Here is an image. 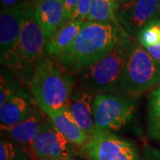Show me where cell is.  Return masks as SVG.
<instances>
[{"mask_svg":"<svg viewBox=\"0 0 160 160\" xmlns=\"http://www.w3.org/2000/svg\"><path fill=\"white\" fill-rule=\"evenodd\" d=\"M130 37L123 27L114 23L88 21L69 50L55 61L70 74L78 75Z\"/></svg>","mask_w":160,"mask_h":160,"instance_id":"cell-1","label":"cell"},{"mask_svg":"<svg viewBox=\"0 0 160 160\" xmlns=\"http://www.w3.org/2000/svg\"><path fill=\"white\" fill-rule=\"evenodd\" d=\"M45 32L38 22L34 6L27 2L22 6V29L15 46L1 57V65L27 86L35 71L47 55Z\"/></svg>","mask_w":160,"mask_h":160,"instance_id":"cell-2","label":"cell"},{"mask_svg":"<svg viewBox=\"0 0 160 160\" xmlns=\"http://www.w3.org/2000/svg\"><path fill=\"white\" fill-rule=\"evenodd\" d=\"M69 72L46 55L35 71L29 88L42 110L69 109L74 78Z\"/></svg>","mask_w":160,"mask_h":160,"instance_id":"cell-3","label":"cell"},{"mask_svg":"<svg viewBox=\"0 0 160 160\" xmlns=\"http://www.w3.org/2000/svg\"><path fill=\"white\" fill-rule=\"evenodd\" d=\"M133 39L119 43L107 55L78 73L83 90L93 94L118 92L121 73L128 58Z\"/></svg>","mask_w":160,"mask_h":160,"instance_id":"cell-4","label":"cell"},{"mask_svg":"<svg viewBox=\"0 0 160 160\" xmlns=\"http://www.w3.org/2000/svg\"><path fill=\"white\" fill-rule=\"evenodd\" d=\"M160 84V62L152 58L137 41L132 42L123 68L118 92L135 96L151 91Z\"/></svg>","mask_w":160,"mask_h":160,"instance_id":"cell-5","label":"cell"},{"mask_svg":"<svg viewBox=\"0 0 160 160\" xmlns=\"http://www.w3.org/2000/svg\"><path fill=\"white\" fill-rule=\"evenodd\" d=\"M92 107L98 131H118L135 114L137 97L120 92L99 93L93 96Z\"/></svg>","mask_w":160,"mask_h":160,"instance_id":"cell-6","label":"cell"},{"mask_svg":"<svg viewBox=\"0 0 160 160\" xmlns=\"http://www.w3.org/2000/svg\"><path fill=\"white\" fill-rule=\"evenodd\" d=\"M83 149L89 160H139L134 145L111 132L97 131Z\"/></svg>","mask_w":160,"mask_h":160,"instance_id":"cell-7","label":"cell"},{"mask_svg":"<svg viewBox=\"0 0 160 160\" xmlns=\"http://www.w3.org/2000/svg\"><path fill=\"white\" fill-rule=\"evenodd\" d=\"M76 147L63 136L50 119L43 126L33 142L37 160H69L78 154Z\"/></svg>","mask_w":160,"mask_h":160,"instance_id":"cell-8","label":"cell"},{"mask_svg":"<svg viewBox=\"0 0 160 160\" xmlns=\"http://www.w3.org/2000/svg\"><path fill=\"white\" fill-rule=\"evenodd\" d=\"M159 0H131L118 6L120 25L132 38H136L143 27L157 17Z\"/></svg>","mask_w":160,"mask_h":160,"instance_id":"cell-9","label":"cell"},{"mask_svg":"<svg viewBox=\"0 0 160 160\" xmlns=\"http://www.w3.org/2000/svg\"><path fill=\"white\" fill-rule=\"evenodd\" d=\"M45 115L46 113L40 109L29 118L15 126H1V132L8 136L9 141L16 143L32 160H37L33 150V142L47 121Z\"/></svg>","mask_w":160,"mask_h":160,"instance_id":"cell-10","label":"cell"},{"mask_svg":"<svg viewBox=\"0 0 160 160\" xmlns=\"http://www.w3.org/2000/svg\"><path fill=\"white\" fill-rule=\"evenodd\" d=\"M40 109L41 108L32 94L27 90L21 92L0 106L1 126H15Z\"/></svg>","mask_w":160,"mask_h":160,"instance_id":"cell-11","label":"cell"},{"mask_svg":"<svg viewBox=\"0 0 160 160\" xmlns=\"http://www.w3.org/2000/svg\"><path fill=\"white\" fill-rule=\"evenodd\" d=\"M47 40L68 21L62 0H29Z\"/></svg>","mask_w":160,"mask_h":160,"instance_id":"cell-12","label":"cell"},{"mask_svg":"<svg viewBox=\"0 0 160 160\" xmlns=\"http://www.w3.org/2000/svg\"><path fill=\"white\" fill-rule=\"evenodd\" d=\"M43 111L69 142L78 148H84L89 142L91 136L80 128L69 109L62 110L44 109Z\"/></svg>","mask_w":160,"mask_h":160,"instance_id":"cell-13","label":"cell"},{"mask_svg":"<svg viewBox=\"0 0 160 160\" xmlns=\"http://www.w3.org/2000/svg\"><path fill=\"white\" fill-rule=\"evenodd\" d=\"M22 29V6L0 11V57L17 44Z\"/></svg>","mask_w":160,"mask_h":160,"instance_id":"cell-14","label":"cell"},{"mask_svg":"<svg viewBox=\"0 0 160 160\" xmlns=\"http://www.w3.org/2000/svg\"><path fill=\"white\" fill-rule=\"evenodd\" d=\"M92 93L80 89L73 92L69 105V110L78 125L91 137L98 131L92 115Z\"/></svg>","mask_w":160,"mask_h":160,"instance_id":"cell-15","label":"cell"},{"mask_svg":"<svg viewBox=\"0 0 160 160\" xmlns=\"http://www.w3.org/2000/svg\"><path fill=\"white\" fill-rule=\"evenodd\" d=\"M86 22L69 20L54 32L46 44V53L56 60L69 49Z\"/></svg>","mask_w":160,"mask_h":160,"instance_id":"cell-16","label":"cell"},{"mask_svg":"<svg viewBox=\"0 0 160 160\" xmlns=\"http://www.w3.org/2000/svg\"><path fill=\"white\" fill-rule=\"evenodd\" d=\"M118 5L115 0H92L88 21L121 26L118 19Z\"/></svg>","mask_w":160,"mask_h":160,"instance_id":"cell-17","label":"cell"},{"mask_svg":"<svg viewBox=\"0 0 160 160\" xmlns=\"http://www.w3.org/2000/svg\"><path fill=\"white\" fill-rule=\"evenodd\" d=\"M147 134L150 139L160 142V84L148 95Z\"/></svg>","mask_w":160,"mask_h":160,"instance_id":"cell-18","label":"cell"},{"mask_svg":"<svg viewBox=\"0 0 160 160\" xmlns=\"http://www.w3.org/2000/svg\"><path fill=\"white\" fill-rule=\"evenodd\" d=\"M27 90L25 84L9 69L1 67L0 78V106L21 92Z\"/></svg>","mask_w":160,"mask_h":160,"instance_id":"cell-19","label":"cell"},{"mask_svg":"<svg viewBox=\"0 0 160 160\" xmlns=\"http://www.w3.org/2000/svg\"><path fill=\"white\" fill-rule=\"evenodd\" d=\"M136 41L145 49L158 45L160 43V18L155 17L147 23L137 35Z\"/></svg>","mask_w":160,"mask_h":160,"instance_id":"cell-20","label":"cell"},{"mask_svg":"<svg viewBox=\"0 0 160 160\" xmlns=\"http://www.w3.org/2000/svg\"><path fill=\"white\" fill-rule=\"evenodd\" d=\"M0 160H32L21 147L5 138L0 140Z\"/></svg>","mask_w":160,"mask_h":160,"instance_id":"cell-21","label":"cell"},{"mask_svg":"<svg viewBox=\"0 0 160 160\" xmlns=\"http://www.w3.org/2000/svg\"><path fill=\"white\" fill-rule=\"evenodd\" d=\"M92 0H78L77 7L75 9L72 16L70 18L71 21H80L86 22L89 19V12L91 8Z\"/></svg>","mask_w":160,"mask_h":160,"instance_id":"cell-22","label":"cell"},{"mask_svg":"<svg viewBox=\"0 0 160 160\" xmlns=\"http://www.w3.org/2000/svg\"><path fill=\"white\" fill-rule=\"evenodd\" d=\"M78 0H62L63 6H64V9H65V12H66V16L68 21L70 20V18L72 16L73 12H74L75 9L77 7Z\"/></svg>","mask_w":160,"mask_h":160,"instance_id":"cell-23","label":"cell"},{"mask_svg":"<svg viewBox=\"0 0 160 160\" xmlns=\"http://www.w3.org/2000/svg\"><path fill=\"white\" fill-rule=\"evenodd\" d=\"M29 2V0H0L1 8L12 9L22 6L23 4Z\"/></svg>","mask_w":160,"mask_h":160,"instance_id":"cell-24","label":"cell"},{"mask_svg":"<svg viewBox=\"0 0 160 160\" xmlns=\"http://www.w3.org/2000/svg\"><path fill=\"white\" fill-rule=\"evenodd\" d=\"M145 50L147 51V52L149 53L151 57L160 62V43L158 45H157V46H149L148 48H146Z\"/></svg>","mask_w":160,"mask_h":160,"instance_id":"cell-25","label":"cell"},{"mask_svg":"<svg viewBox=\"0 0 160 160\" xmlns=\"http://www.w3.org/2000/svg\"><path fill=\"white\" fill-rule=\"evenodd\" d=\"M115 1L117 2V4H118V6H122V5L126 4V3L129 2V1H131V0H115Z\"/></svg>","mask_w":160,"mask_h":160,"instance_id":"cell-26","label":"cell"},{"mask_svg":"<svg viewBox=\"0 0 160 160\" xmlns=\"http://www.w3.org/2000/svg\"><path fill=\"white\" fill-rule=\"evenodd\" d=\"M144 160H160V158H156V157H154L153 155H151L149 152V158H147V159L145 158Z\"/></svg>","mask_w":160,"mask_h":160,"instance_id":"cell-27","label":"cell"},{"mask_svg":"<svg viewBox=\"0 0 160 160\" xmlns=\"http://www.w3.org/2000/svg\"><path fill=\"white\" fill-rule=\"evenodd\" d=\"M157 17L160 18V0L158 1V10H157Z\"/></svg>","mask_w":160,"mask_h":160,"instance_id":"cell-28","label":"cell"},{"mask_svg":"<svg viewBox=\"0 0 160 160\" xmlns=\"http://www.w3.org/2000/svg\"><path fill=\"white\" fill-rule=\"evenodd\" d=\"M67 160H69V159H67Z\"/></svg>","mask_w":160,"mask_h":160,"instance_id":"cell-29","label":"cell"}]
</instances>
